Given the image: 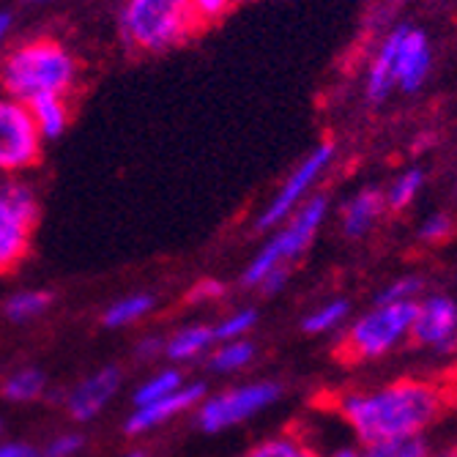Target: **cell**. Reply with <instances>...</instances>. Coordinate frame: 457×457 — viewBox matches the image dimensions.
Masks as SVG:
<instances>
[{
  "label": "cell",
  "mask_w": 457,
  "mask_h": 457,
  "mask_svg": "<svg viewBox=\"0 0 457 457\" xmlns=\"http://www.w3.org/2000/svg\"><path fill=\"white\" fill-rule=\"evenodd\" d=\"M340 417L370 446L389 438L422 436L444 411V392L425 381H397L372 392L343 395Z\"/></svg>",
  "instance_id": "obj_1"
},
{
  "label": "cell",
  "mask_w": 457,
  "mask_h": 457,
  "mask_svg": "<svg viewBox=\"0 0 457 457\" xmlns=\"http://www.w3.org/2000/svg\"><path fill=\"white\" fill-rule=\"evenodd\" d=\"M77 79L71 53L53 38H30L0 58V88L30 102L41 94H66Z\"/></svg>",
  "instance_id": "obj_2"
},
{
  "label": "cell",
  "mask_w": 457,
  "mask_h": 457,
  "mask_svg": "<svg viewBox=\"0 0 457 457\" xmlns=\"http://www.w3.org/2000/svg\"><path fill=\"white\" fill-rule=\"evenodd\" d=\"M203 25L192 0H127L120 9V38L137 53H164L189 41Z\"/></svg>",
  "instance_id": "obj_3"
},
{
  "label": "cell",
  "mask_w": 457,
  "mask_h": 457,
  "mask_svg": "<svg viewBox=\"0 0 457 457\" xmlns=\"http://www.w3.org/2000/svg\"><path fill=\"white\" fill-rule=\"evenodd\" d=\"M326 209H328V205H326L323 195H312L310 200H304L299 209L279 225L274 238L266 241L261 253L253 261H249V266L244 271V285L258 287L261 279L271 269L287 266L294 258H299L304 249L312 244L315 233L320 230V225L326 220Z\"/></svg>",
  "instance_id": "obj_4"
},
{
  "label": "cell",
  "mask_w": 457,
  "mask_h": 457,
  "mask_svg": "<svg viewBox=\"0 0 457 457\" xmlns=\"http://www.w3.org/2000/svg\"><path fill=\"white\" fill-rule=\"evenodd\" d=\"M417 315V302H392V304H376L361 315L340 343V353L348 361H364L378 359L389 353L397 343H403L411 335V323Z\"/></svg>",
  "instance_id": "obj_5"
},
{
  "label": "cell",
  "mask_w": 457,
  "mask_h": 457,
  "mask_svg": "<svg viewBox=\"0 0 457 457\" xmlns=\"http://www.w3.org/2000/svg\"><path fill=\"white\" fill-rule=\"evenodd\" d=\"M38 220L36 192L20 179L0 181V274L22 263L30 246V233Z\"/></svg>",
  "instance_id": "obj_6"
},
{
  "label": "cell",
  "mask_w": 457,
  "mask_h": 457,
  "mask_svg": "<svg viewBox=\"0 0 457 457\" xmlns=\"http://www.w3.org/2000/svg\"><path fill=\"white\" fill-rule=\"evenodd\" d=\"M335 159V143L326 140L320 145H315L294 170H290L282 181V187L274 192V197L269 200V205L258 217V230H269L274 225H282L290 214H294L304 200L312 197V187L318 184V179L326 173V168Z\"/></svg>",
  "instance_id": "obj_7"
},
{
  "label": "cell",
  "mask_w": 457,
  "mask_h": 457,
  "mask_svg": "<svg viewBox=\"0 0 457 457\" xmlns=\"http://www.w3.org/2000/svg\"><path fill=\"white\" fill-rule=\"evenodd\" d=\"M41 156V135L20 99H0V176L22 173Z\"/></svg>",
  "instance_id": "obj_8"
},
{
  "label": "cell",
  "mask_w": 457,
  "mask_h": 457,
  "mask_svg": "<svg viewBox=\"0 0 457 457\" xmlns=\"http://www.w3.org/2000/svg\"><path fill=\"white\" fill-rule=\"evenodd\" d=\"M279 395H282V389L274 381L244 384V386L228 389L222 395L203 400V405L197 411V425L205 433L228 430V428H233L238 422H246L249 417H255L258 411L269 408Z\"/></svg>",
  "instance_id": "obj_9"
},
{
  "label": "cell",
  "mask_w": 457,
  "mask_h": 457,
  "mask_svg": "<svg viewBox=\"0 0 457 457\" xmlns=\"http://www.w3.org/2000/svg\"><path fill=\"white\" fill-rule=\"evenodd\" d=\"M411 337L425 348L452 351L457 345V302L449 296H430L417 304Z\"/></svg>",
  "instance_id": "obj_10"
},
{
  "label": "cell",
  "mask_w": 457,
  "mask_h": 457,
  "mask_svg": "<svg viewBox=\"0 0 457 457\" xmlns=\"http://www.w3.org/2000/svg\"><path fill=\"white\" fill-rule=\"evenodd\" d=\"M433 69V50L425 30L400 25V41L395 55V88L403 94H420Z\"/></svg>",
  "instance_id": "obj_11"
},
{
  "label": "cell",
  "mask_w": 457,
  "mask_h": 457,
  "mask_svg": "<svg viewBox=\"0 0 457 457\" xmlns=\"http://www.w3.org/2000/svg\"><path fill=\"white\" fill-rule=\"evenodd\" d=\"M203 384H189V386H181L176 389L173 395L168 397H159L154 403H145V405H137V411L129 417L127 422V430L129 433H145V430H154L159 425H164L168 420L179 417V413L189 411L195 403L203 400Z\"/></svg>",
  "instance_id": "obj_12"
},
{
  "label": "cell",
  "mask_w": 457,
  "mask_h": 457,
  "mask_svg": "<svg viewBox=\"0 0 457 457\" xmlns=\"http://www.w3.org/2000/svg\"><path fill=\"white\" fill-rule=\"evenodd\" d=\"M120 386V372L115 367H104L99 370L96 376L82 381L71 395H69V413L74 420L86 422V420H94L96 413L112 400V395L118 392Z\"/></svg>",
  "instance_id": "obj_13"
},
{
  "label": "cell",
  "mask_w": 457,
  "mask_h": 457,
  "mask_svg": "<svg viewBox=\"0 0 457 457\" xmlns=\"http://www.w3.org/2000/svg\"><path fill=\"white\" fill-rule=\"evenodd\" d=\"M397 41H400V25L386 33V38L378 45L376 55H372L367 74H364V94L367 102L381 104L386 102L395 88V55H397Z\"/></svg>",
  "instance_id": "obj_14"
},
{
  "label": "cell",
  "mask_w": 457,
  "mask_h": 457,
  "mask_svg": "<svg viewBox=\"0 0 457 457\" xmlns=\"http://www.w3.org/2000/svg\"><path fill=\"white\" fill-rule=\"evenodd\" d=\"M386 209L384 192L376 187H364L359 189L345 205H343V233L348 238H361L376 220L381 217V212Z\"/></svg>",
  "instance_id": "obj_15"
},
{
  "label": "cell",
  "mask_w": 457,
  "mask_h": 457,
  "mask_svg": "<svg viewBox=\"0 0 457 457\" xmlns=\"http://www.w3.org/2000/svg\"><path fill=\"white\" fill-rule=\"evenodd\" d=\"M41 140H55L69 127V102L66 94H41L25 102Z\"/></svg>",
  "instance_id": "obj_16"
},
{
  "label": "cell",
  "mask_w": 457,
  "mask_h": 457,
  "mask_svg": "<svg viewBox=\"0 0 457 457\" xmlns=\"http://www.w3.org/2000/svg\"><path fill=\"white\" fill-rule=\"evenodd\" d=\"M217 343L214 337V326H187L181 331L164 343V353H168L173 361H189L200 353H205L212 345Z\"/></svg>",
  "instance_id": "obj_17"
},
{
  "label": "cell",
  "mask_w": 457,
  "mask_h": 457,
  "mask_svg": "<svg viewBox=\"0 0 457 457\" xmlns=\"http://www.w3.org/2000/svg\"><path fill=\"white\" fill-rule=\"evenodd\" d=\"M154 310V296L148 294H132V296H123L118 302H112L104 310V326L110 328H120V326H129L137 323L140 318H145Z\"/></svg>",
  "instance_id": "obj_18"
},
{
  "label": "cell",
  "mask_w": 457,
  "mask_h": 457,
  "mask_svg": "<svg viewBox=\"0 0 457 457\" xmlns=\"http://www.w3.org/2000/svg\"><path fill=\"white\" fill-rule=\"evenodd\" d=\"M422 187H425V173H422L420 168H411V170L400 173V176L389 184V189L384 192L386 209H392V212L408 209V205H411L413 200H417V195L422 192Z\"/></svg>",
  "instance_id": "obj_19"
},
{
  "label": "cell",
  "mask_w": 457,
  "mask_h": 457,
  "mask_svg": "<svg viewBox=\"0 0 457 457\" xmlns=\"http://www.w3.org/2000/svg\"><path fill=\"white\" fill-rule=\"evenodd\" d=\"M45 384H47L45 372H38L33 367L17 370L4 381V397L12 403H28V400H36L41 392H45Z\"/></svg>",
  "instance_id": "obj_20"
},
{
  "label": "cell",
  "mask_w": 457,
  "mask_h": 457,
  "mask_svg": "<svg viewBox=\"0 0 457 457\" xmlns=\"http://www.w3.org/2000/svg\"><path fill=\"white\" fill-rule=\"evenodd\" d=\"M253 359H255V345L253 343H246V340H230V343H222L220 351L212 353L209 364H212V370L233 372V370L246 367Z\"/></svg>",
  "instance_id": "obj_21"
},
{
  "label": "cell",
  "mask_w": 457,
  "mask_h": 457,
  "mask_svg": "<svg viewBox=\"0 0 457 457\" xmlns=\"http://www.w3.org/2000/svg\"><path fill=\"white\" fill-rule=\"evenodd\" d=\"M428 444L422 436H405V438H389L370 444L364 449V457H428Z\"/></svg>",
  "instance_id": "obj_22"
},
{
  "label": "cell",
  "mask_w": 457,
  "mask_h": 457,
  "mask_svg": "<svg viewBox=\"0 0 457 457\" xmlns=\"http://www.w3.org/2000/svg\"><path fill=\"white\" fill-rule=\"evenodd\" d=\"M53 296L47 290H22V294H14L9 302H6V315L17 323L22 320H30L36 315H41L47 307H50Z\"/></svg>",
  "instance_id": "obj_23"
},
{
  "label": "cell",
  "mask_w": 457,
  "mask_h": 457,
  "mask_svg": "<svg viewBox=\"0 0 457 457\" xmlns=\"http://www.w3.org/2000/svg\"><path fill=\"white\" fill-rule=\"evenodd\" d=\"M345 315H348V302L335 299V302H326L318 310H312L302 326H304V331H310V335H323V331L337 328L345 320Z\"/></svg>",
  "instance_id": "obj_24"
},
{
  "label": "cell",
  "mask_w": 457,
  "mask_h": 457,
  "mask_svg": "<svg viewBox=\"0 0 457 457\" xmlns=\"http://www.w3.org/2000/svg\"><path fill=\"white\" fill-rule=\"evenodd\" d=\"M181 386H184V381H181V372H179V370H159L154 378H148V381L137 389L135 403H137V405L154 403V400H159V397L173 395V392L181 389Z\"/></svg>",
  "instance_id": "obj_25"
},
{
  "label": "cell",
  "mask_w": 457,
  "mask_h": 457,
  "mask_svg": "<svg viewBox=\"0 0 457 457\" xmlns=\"http://www.w3.org/2000/svg\"><path fill=\"white\" fill-rule=\"evenodd\" d=\"M255 323H258V312H255V310H238V312L228 315L222 323L214 326V337H217V343L241 340Z\"/></svg>",
  "instance_id": "obj_26"
},
{
  "label": "cell",
  "mask_w": 457,
  "mask_h": 457,
  "mask_svg": "<svg viewBox=\"0 0 457 457\" xmlns=\"http://www.w3.org/2000/svg\"><path fill=\"white\" fill-rule=\"evenodd\" d=\"M307 444H302L294 436H279V438H269L263 444H258L246 457H304Z\"/></svg>",
  "instance_id": "obj_27"
},
{
  "label": "cell",
  "mask_w": 457,
  "mask_h": 457,
  "mask_svg": "<svg viewBox=\"0 0 457 457\" xmlns=\"http://www.w3.org/2000/svg\"><path fill=\"white\" fill-rule=\"evenodd\" d=\"M422 290V279L420 277H400L392 285H386L376 304H392V302H417V294Z\"/></svg>",
  "instance_id": "obj_28"
},
{
  "label": "cell",
  "mask_w": 457,
  "mask_h": 457,
  "mask_svg": "<svg viewBox=\"0 0 457 457\" xmlns=\"http://www.w3.org/2000/svg\"><path fill=\"white\" fill-rule=\"evenodd\" d=\"M452 217L449 214H430L425 222H422V228H420V236H422V241H430V244H438V241H444V238H449L452 236Z\"/></svg>",
  "instance_id": "obj_29"
},
{
  "label": "cell",
  "mask_w": 457,
  "mask_h": 457,
  "mask_svg": "<svg viewBox=\"0 0 457 457\" xmlns=\"http://www.w3.org/2000/svg\"><path fill=\"white\" fill-rule=\"evenodd\" d=\"M192 6L197 9L203 22H214L222 14H228V9L233 6V0H192Z\"/></svg>",
  "instance_id": "obj_30"
},
{
  "label": "cell",
  "mask_w": 457,
  "mask_h": 457,
  "mask_svg": "<svg viewBox=\"0 0 457 457\" xmlns=\"http://www.w3.org/2000/svg\"><path fill=\"white\" fill-rule=\"evenodd\" d=\"M222 294H225L222 282L205 279V282H197V285L189 290V302H212V299H220Z\"/></svg>",
  "instance_id": "obj_31"
},
{
  "label": "cell",
  "mask_w": 457,
  "mask_h": 457,
  "mask_svg": "<svg viewBox=\"0 0 457 457\" xmlns=\"http://www.w3.org/2000/svg\"><path fill=\"white\" fill-rule=\"evenodd\" d=\"M82 449V438L79 436H61L47 446V457H71Z\"/></svg>",
  "instance_id": "obj_32"
},
{
  "label": "cell",
  "mask_w": 457,
  "mask_h": 457,
  "mask_svg": "<svg viewBox=\"0 0 457 457\" xmlns=\"http://www.w3.org/2000/svg\"><path fill=\"white\" fill-rule=\"evenodd\" d=\"M287 277H290L287 266H277V269H271V271L261 279V285H258V287L263 290V294H277V290H282V287H285Z\"/></svg>",
  "instance_id": "obj_33"
},
{
  "label": "cell",
  "mask_w": 457,
  "mask_h": 457,
  "mask_svg": "<svg viewBox=\"0 0 457 457\" xmlns=\"http://www.w3.org/2000/svg\"><path fill=\"white\" fill-rule=\"evenodd\" d=\"M0 457H36V449L28 444L9 441V444H0Z\"/></svg>",
  "instance_id": "obj_34"
},
{
  "label": "cell",
  "mask_w": 457,
  "mask_h": 457,
  "mask_svg": "<svg viewBox=\"0 0 457 457\" xmlns=\"http://www.w3.org/2000/svg\"><path fill=\"white\" fill-rule=\"evenodd\" d=\"M9 30H12V14L9 12H0V45L6 41Z\"/></svg>",
  "instance_id": "obj_35"
},
{
  "label": "cell",
  "mask_w": 457,
  "mask_h": 457,
  "mask_svg": "<svg viewBox=\"0 0 457 457\" xmlns=\"http://www.w3.org/2000/svg\"><path fill=\"white\" fill-rule=\"evenodd\" d=\"M159 348H162L159 340H143V343H140V356H154Z\"/></svg>",
  "instance_id": "obj_36"
},
{
  "label": "cell",
  "mask_w": 457,
  "mask_h": 457,
  "mask_svg": "<svg viewBox=\"0 0 457 457\" xmlns=\"http://www.w3.org/2000/svg\"><path fill=\"white\" fill-rule=\"evenodd\" d=\"M331 457H364V452H356V449H337Z\"/></svg>",
  "instance_id": "obj_37"
},
{
  "label": "cell",
  "mask_w": 457,
  "mask_h": 457,
  "mask_svg": "<svg viewBox=\"0 0 457 457\" xmlns=\"http://www.w3.org/2000/svg\"><path fill=\"white\" fill-rule=\"evenodd\" d=\"M428 457H457V449H444L438 454H428Z\"/></svg>",
  "instance_id": "obj_38"
},
{
  "label": "cell",
  "mask_w": 457,
  "mask_h": 457,
  "mask_svg": "<svg viewBox=\"0 0 457 457\" xmlns=\"http://www.w3.org/2000/svg\"><path fill=\"white\" fill-rule=\"evenodd\" d=\"M304 457H318V454H315V452H312V449L307 446V452H304Z\"/></svg>",
  "instance_id": "obj_39"
},
{
  "label": "cell",
  "mask_w": 457,
  "mask_h": 457,
  "mask_svg": "<svg viewBox=\"0 0 457 457\" xmlns=\"http://www.w3.org/2000/svg\"><path fill=\"white\" fill-rule=\"evenodd\" d=\"M127 457H143L140 452H132V454H127Z\"/></svg>",
  "instance_id": "obj_40"
},
{
  "label": "cell",
  "mask_w": 457,
  "mask_h": 457,
  "mask_svg": "<svg viewBox=\"0 0 457 457\" xmlns=\"http://www.w3.org/2000/svg\"><path fill=\"white\" fill-rule=\"evenodd\" d=\"M0 433H4V425H0Z\"/></svg>",
  "instance_id": "obj_41"
},
{
  "label": "cell",
  "mask_w": 457,
  "mask_h": 457,
  "mask_svg": "<svg viewBox=\"0 0 457 457\" xmlns=\"http://www.w3.org/2000/svg\"><path fill=\"white\" fill-rule=\"evenodd\" d=\"M36 4H41V0H36Z\"/></svg>",
  "instance_id": "obj_42"
}]
</instances>
